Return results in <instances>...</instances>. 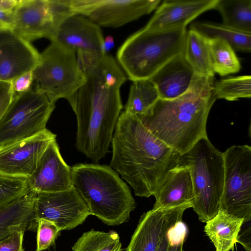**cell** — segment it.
<instances>
[{
    "instance_id": "obj_37",
    "label": "cell",
    "mask_w": 251,
    "mask_h": 251,
    "mask_svg": "<svg viewBox=\"0 0 251 251\" xmlns=\"http://www.w3.org/2000/svg\"><path fill=\"white\" fill-rule=\"evenodd\" d=\"M13 20V12H7L0 10V22L12 29Z\"/></svg>"
},
{
    "instance_id": "obj_23",
    "label": "cell",
    "mask_w": 251,
    "mask_h": 251,
    "mask_svg": "<svg viewBox=\"0 0 251 251\" xmlns=\"http://www.w3.org/2000/svg\"><path fill=\"white\" fill-rule=\"evenodd\" d=\"M183 54L195 74L214 77L208 38L190 28L187 31Z\"/></svg>"
},
{
    "instance_id": "obj_8",
    "label": "cell",
    "mask_w": 251,
    "mask_h": 251,
    "mask_svg": "<svg viewBox=\"0 0 251 251\" xmlns=\"http://www.w3.org/2000/svg\"><path fill=\"white\" fill-rule=\"evenodd\" d=\"M54 108L55 104L33 84L28 91L14 94L0 120V146L31 137L46 129Z\"/></svg>"
},
{
    "instance_id": "obj_31",
    "label": "cell",
    "mask_w": 251,
    "mask_h": 251,
    "mask_svg": "<svg viewBox=\"0 0 251 251\" xmlns=\"http://www.w3.org/2000/svg\"><path fill=\"white\" fill-rule=\"evenodd\" d=\"M36 251H42L52 245L61 231L52 222L41 219L37 222Z\"/></svg>"
},
{
    "instance_id": "obj_13",
    "label": "cell",
    "mask_w": 251,
    "mask_h": 251,
    "mask_svg": "<svg viewBox=\"0 0 251 251\" xmlns=\"http://www.w3.org/2000/svg\"><path fill=\"white\" fill-rule=\"evenodd\" d=\"M56 135L46 128L31 137L0 146V175L28 179Z\"/></svg>"
},
{
    "instance_id": "obj_27",
    "label": "cell",
    "mask_w": 251,
    "mask_h": 251,
    "mask_svg": "<svg viewBox=\"0 0 251 251\" xmlns=\"http://www.w3.org/2000/svg\"><path fill=\"white\" fill-rule=\"evenodd\" d=\"M213 72L221 76L240 71L241 65L235 50L225 41L219 38L208 39Z\"/></svg>"
},
{
    "instance_id": "obj_12",
    "label": "cell",
    "mask_w": 251,
    "mask_h": 251,
    "mask_svg": "<svg viewBox=\"0 0 251 251\" xmlns=\"http://www.w3.org/2000/svg\"><path fill=\"white\" fill-rule=\"evenodd\" d=\"M49 40L74 50L79 62L98 59L106 54L100 27L82 15L72 14L64 18Z\"/></svg>"
},
{
    "instance_id": "obj_4",
    "label": "cell",
    "mask_w": 251,
    "mask_h": 251,
    "mask_svg": "<svg viewBox=\"0 0 251 251\" xmlns=\"http://www.w3.org/2000/svg\"><path fill=\"white\" fill-rule=\"evenodd\" d=\"M72 182L90 215L108 226L127 222L136 202L126 183L110 167L78 164L72 167Z\"/></svg>"
},
{
    "instance_id": "obj_19",
    "label": "cell",
    "mask_w": 251,
    "mask_h": 251,
    "mask_svg": "<svg viewBox=\"0 0 251 251\" xmlns=\"http://www.w3.org/2000/svg\"><path fill=\"white\" fill-rule=\"evenodd\" d=\"M194 74L183 53L169 61L149 79L156 87L159 99L170 100L188 90Z\"/></svg>"
},
{
    "instance_id": "obj_35",
    "label": "cell",
    "mask_w": 251,
    "mask_h": 251,
    "mask_svg": "<svg viewBox=\"0 0 251 251\" xmlns=\"http://www.w3.org/2000/svg\"><path fill=\"white\" fill-rule=\"evenodd\" d=\"M237 242L241 244L247 251H251V227L250 226L239 234Z\"/></svg>"
},
{
    "instance_id": "obj_30",
    "label": "cell",
    "mask_w": 251,
    "mask_h": 251,
    "mask_svg": "<svg viewBox=\"0 0 251 251\" xmlns=\"http://www.w3.org/2000/svg\"><path fill=\"white\" fill-rule=\"evenodd\" d=\"M30 189L27 179L0 175V209L20 198Z\"/></svg>"
},
{
    "instance_id": "obj_11",
    "label": "cell",
    "mask_w": 251,
    "mask_h": 251,
    "mask_svg": "<svg viewBox=\"0 0 251 251\" xmlns=\"http://www.w3.org/2000/svg\"><path fill=\"white\" fill-rule=\"evenodd\" d=\"M33 214L36 225L38 220L44 219L61 230L76 227L90 215L86 203L73 186L59 192H35Z\"/></svg>"
},
{
    "instance_id": "obj_29",
    "label": "cell",
    "mask_w": 251,
    "mask_h": 251,
    "mask_svg": "<svg viewBox=\"0 0 251 251\" xmlns=\"http://www.w3.org/2000/svg\"><path fill=\"white\" fill-rule=\"evenodd\" d=\"M216 98L229 101L251 97V76L245 75L222 79L214 83Z\"/></svg>"
},
{
    "instance_id": "obj_24",
    "label": "cell",
    "mask_w": 251,
    "mask_h": 251,
    "mask_svg": "<svg viewBox=\"0 0 251 251\" xmlns=\"http://www.w3.org/2000/svg\"><path fill=\"white\" fill-rule=\"evenodd\" d=\"M192 28L208 39L219 38L226 42L235 51L250 52L251 33L239 30L224 24L197 22Z\"/></svg>"
},
{
    "instance_id": "obj_21",
    "label": "cell",
    "mask_w": 251,
    "mask_h": 251,
    "mask_svg": "<svg viewBox=\"0 0 251 251\" xmlns=\"http://www.w3.org/2000/svg\"><path fill=\"white\" fill-rule=\"evenodd\" d=\"M35 192L27 193L0 209V241L13 232L37 227L33 218Z\"/></svg>"
},
{
    "instance_id": "obj_34",
    "label": "cell",
    "mask_w": 251,
    "mask_h": 251,
    "mask_svg": "<svg viewBox=\"0 0 251 251\" xmlns=\"http://www.w3.org/2000/svg\"><path fill=\"white\" fill-rule=\"evenodd\" d=\"M14 96L11 82L0 80V120Z\"/></svg>"
},
{
    "instance_id": "obj_5",
    "label": "cell",
    "mask_w": 251,
    "mask_h": 251,
    "mask_svg": "<svg viewBox=\"0 0 251 251\" xmlns=\"http://www.w3.org/2000/svg\"><path fill=\"white\" fill-rule=\"evenodd\" d=\"M186 27L150 30L130 36L117 52L118 64L132 81L149 79L176 56L183 53Z\"/></svg>"
},
{
    "instance_id": "obj_7",
    "label": "cell",
    "mask_w": 251,
    "mask_h": 251,
    "mask_svg": "<svg viewBox=\"0 0 251 251\" xmlns=\"http://www.w3.org/2000/svg\"><path fill=\"white\" fill-rule=\"evenodd\" d=\"M32 73L33 85L52 103L63 98L71 106L77 90L86 80L76 52L53 42L40 53Z\"/></svg>"
},
{
    "instance_id": "obj_40",
    "label": "cell",
    "mask_w": 251,
    "mask_h": 251,
    "mask_svg": "<svg viewBox=\"0 0 251 251\" xmlns=\"http://www.w3.org/2000/svg\"><path fill=\"white\" fill-rule=\"evenodd\" d=\"M170 244V239L167 234V236L160 243L156 251H168Z\"/></svg>"
},
{
    "instance_id": "obj_16",
    "label": "cell",
    "mask_w": 251,
    "mask_h": 251,
    "mask_svg": "<svg viewBox=\"0 0 251 251\" xmlns=\"http://www.w3.org/2000/svg\"><path fill=\"white\" fill-rule=\"evenodd\" d=\"M27 180L30 188L38 192H59L73 187L72 168L63 160L56 139L49 144Z\"/></svg>"
},
{
    "instance_id": "obj_41",
    "label": "cell",
    "mask_w": 251,
    "mask_h": 251,
    "mask_svg": "<svg viewBox=\"0 0 251 251\" xmlns=\"http://www.w3.org/2000/svg\"><path fill=\"white\" fill-rule=\"evenodd\" d=\"M10 28L4 25L3 23L0 22V28Z\"/></svg>"
},
{
    "instance_id": "obj_20",
    "label": "cell",
    "mask_w": 251,
    "mask_h": 251,
    "mask_svg": "<svg viewBox=\"0 0 251 251\" xmlns=\"http://www.w3.org/2000/svg\"><path fill=\"white\" fill-rule=\"evenodd\" d=\"M152 209L192 204L195 196L189 168L177 165L171 170L155 190Z\"/></svg>"
},
{
    "instance_id": "obj_39",
    "label": "cell",
    "mask_w": 251,
    "mask_h": 251,
    "mask_svg": "<svg viewBox=\"0 0 251 251\" xmlns=\"http://www.w3.org/2000/svg\"><path fill=\"white\" fill-rule=\"evenodd\" d=\"M184 240L178 242L170 243L168 251H183V245Z\"/></svg>"
},
{
    "instance_id": "obj_38",
    "label": "cell",
    "mask_w": 251,
    "mask_h": 251,
    "mask_svg": "<svg viewBox=\"0 0 251 251\" xmlns=\"http://www.w3.org/2000/svg\"><path fill=\"white\" fill-rule=\"evenodd\" d=\"M114 47V41L113 38L111 36H107L104 40V50L105 53L108 54L110 51Z\"/></svg>"
},
{
    "instance_id": "obj_3",
    "label": "cell",
    "mask_w": 251,
    "mask_h": 251,
    "mask_svg": "<svg viewBox=\"0 0 251 251\" xmlns=\"http://www.w3.org/2000/svg\"><path fill=\"white\" fill-rule=\"evenodd\" d=\"M214 79L194 74L188 90L176 99H159L144 114L136 116L152 135L179 155L207 137L206 125L215 102Z\"/></svg>"
},
{
    "instance_id": "obj_18",
    "label": "cell",
    "mask_w": 251,
    "mask_h": 251,
    "mask_svg": "<svg viewBox=\"0 0 251 251\" xmlns=\"http://www.w3.org/2000/svg\"><path fill=\"white\" fill-rule=\"evenodd\" d=\"M218 0H165L144 27L150 30L186 27L202 13L215 7Z\"/></svg>"
},
{
    "instance_id": "obj_14",
    "label": "cell",
    "mask_w": 251,
    "mask_h": 251,
    "mask_svg": "<svg viewBox=\"0 0 251 251\" xmlns=\"http://www.w3.org/2000/svg\"><path fill=\"white\" fill-rule=\"evenodd\" d=\"M191 204L152 209L139 220L126 251H156L169 230L182 221L185 210Z\"/></svg>"
},
{
    "instance_id": "obj_33",
    "label": "cell",
    "mask_w": 251,
    "mask_h": 251,
    "mask_svg": "<svg viewBox=\"0 0 251 251\" xmlns=\"http://www.w3.org/2000/svg\"><path fill=\"white\" fill-rule=\"evenodd\" d=\"M33 84L32 70L20 75L11 82L14 95L28 91L32 88Z\"/></svg>"
},
{
    "instance_id": "obj_22",
    "label": "cell",
    "mask_w": 251,
    "mask_h": 251,
    "mask_svg": "<svg viewBox=\"0 0 251 251\" xmlns=\"http://www.w3.org/2000/svg\"><path fill=\"white\" fill-rule=\"evenodd\" d=\"M243 224V219L219 209L216 215L206 222L204 231L216 251H229L237 242Z\"/></svg>"
},
{
    "instance_id": "obj_6",
    "label": "cell",
    "mask_w": 251,
    "mask_h": 251,
    "mask_svg": "<svg viewBox=\"0 0 251 251\" xmlns=\"http://www.w3.org/2000/svg\"><path fill=\"white\" fill-rule=\"evenodd\" d=\"M177 165L190 171L194 193L192 204L199 220L206 223L219 210L224 180L223 152L208 137L199 140L188 151L179 155Z\"/></svg>"
},
{
    "instance_id": "obj_9",
    "label": "cell",
    "mask_w": 251,
    "mask_h": 251,
    "mask_svg": "<svg viewBox=\"0 0 251 251\" xmlns=\"http://www.w3.org/2000/svg\"><path fill=\"white\" fill-rule=\"evenodd\" d=\"M224 180L219 209L244 224L251 219V147L234 145L223 152Z\"/></svg>"
},
{
    "instance_id": "obj_1",
    "label": "cell",
    "mask_w": 251,
    "mask_h": 251,
    "mask_svg": "<svg viewBox=\"0 0 251 251\" xmlns=\"http://www.w3.org/2000/svg\"><path fill=\"white\" fill-rule=\"evenodd\" d=\"M86 82L71 106L76 116V147L94 162L103 158L123 106L120 88L126 76L108 54L81 65Z\"/></svg>"
},
{
    "instance_id": "obj_26",
    "label": "cell",
    "mask_w": 251,
    "mask_h": 251,
    "mask_svg": "<svg viewBox=\"0 0 251 251\" xmlns=\"http://www.w3.org/2000/svg\"><path fill=\"white\" fill-rule=\"evenodd\" d=\"M159 99L156 87L149 79L133 81L130 87L125 111L133 116L142 115Z\"/></svg>"
},
{
    "instance_id": "obj_32",
    "label": "cell",
    "mask_w": 251,
    "mask_h": 251,
    "mask_svg": "<svg viewBox=\"0 0 251 251\" xmlns=\"http://www.w3.org/2000/svg\"><path fill=\"white\" fill-rule=\"evenodd\" d=\"M25 231L13 232L0 241V251H24L23 241Z\"/></svg>"
},
{
    "instance_id": "obj_17",
    "label": "cell",
    "mask_w": 251,
    "mask_h": 251,
    "mask_svg": "<svg viewBox=\"0 0 251 251\" xmlns=\"http://www.w3.org/2000/svg\"><path fill=\"white\" fill-rule=\"evenodd\" d=\"M12 29L30 42L50 39L55 28L54 19L49 0H20L13 11Z\"/></svg>"
},
{
    "instance_id": "obj_15",
    "label": "cell",
    "mask_w": 251,
    "mask_h": 251,
    "mask_svg": "<svg viewBox=\"0 0 251 251\" xmlns=\"http://www.w3.org/2000/svg\"><path fill=\"white\" fill-rule=\"evenodd\" d=\"M40 53L29 42L11 28H0V80L11 82L32 71Z\"/></svg>"
},
{
    "instance_id": "obj_10",
    "label": "cell",
    "mask_w": 251,
    "mask_h": 251,
    "mask_svg": "<svg viewBox=\"0 0 251 251\" xmlns=\"http://www.w3.org/2000/svg\"><path fill=\"white\" fill-rule=\"evenodd\" d=\"M73 14L82 15L99 26L117 28L151 13L160 0H67Z\"/></svg>"
},
{
    "instance_id": "obj_36",
    "label": "cell",
    "mask_w": 251,
    "mask_h": 251,
    "mask_svg": "<svg viewBox=\"0 0 251 251\" xmlns=\"http://www.w3.org/2000/svg\"><path fill=\"white\" fill-rule=\"evenodd\" d=\"M18 2L19 0H0V10L12 12Z\"/></svg>"
},
{
    "instance_id": "obj_2",
    "label": "cell",
    "mask_w": 251,
    "mask_h": 251,
    "mask_svg": "<svg viewBox=\"0 0 251 251\" xmlns=\"http://www.w3.org/2000/svg\"><path fill=\"white\" fill-rule=\"evenodd\" d=\"M110 164L141 197L153 194L168 173L177 165L179 154L150 133L135 116L125 111L112 138Z\"/></svg>"
},
{
    "instance_id": "obj_25",
    "label": "cell",
    "mask_w": 251,
    "mask_h": 251,
    "mask_svg": "<svg viewBox=\"0 0 251 251\" xmlns=\"http://www.w3.org/2000/svg\"><path fill=\"white\" fill-rule=\"evenodd\" d=\"M215 9L221 14L223 24L251 33V0H218Z\"/></svg>"
},
{
    "instance_id": "obj_28",
    "label": "cell",
    "mask_w": 251,
    "mask_h": 251,
    "mask_svg": "<svg viewBox=\"0 0 251 251\" xmlns=\"http://www.w3.org/2000/svg\"><path fill=\"white\" fill-rule=\"evenodd\" d=\"M73 251H122L118 233L93 229L84 232L72 247Z\"/></svg>"
}]
</instances>
